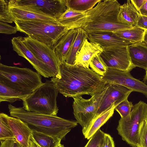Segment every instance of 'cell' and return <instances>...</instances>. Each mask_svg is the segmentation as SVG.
I'll list each match as a JSON object with an SVG mask.
<instances>
[{"instance_id":"44dd1931","label":"cell","mask_w":147,"mask_h":147,"mask_svg":"<svg viewBox=\"0 0 147 147\" xmlns=\"http://www.w3.org/2000/svg\"><path fill=\"white\" fill-rule=\"evenodd\" d=\"M140 15L131 0H128L127 2L121 5L118 20L121 22L134 27L136 26Z\"/></svg>"},{"instance_id":"d590c367","label":"cell","mask_w":147,"mask_h":147,"mask_svg":"<svg viewBox=\"0 0 147 147\" xmlns=\"http://www.w3.org/2000/svg\"><path fill=\"white\" fill-rule=\"evenodd\" d=\"M0 147H21L15 139L0 141Z\"/></svg>"},{"instance_id":"d4e9b609","label":"cell","mask_w":147,"mask_h":147,"mask_svg":"<svg viewBox=\"0 0 147 147\" xmlns=\"http://www.w3.org/2000/svg\"><path fill=\"white\" fill-rule=\"evenodd\" d=\"M146 30L137 26L131 28L114 32L119 37L127 40L131 44L143 42Z\"/></svg>"},{"instance_id":"484cf974","label":"cell","mask_w":147,"mask_h":147,"mask_svg":"<svg viewBox=\"0 0 147 147\" xmlns=\"http://www.w3.org/2000/svg\"><path fill=\"white\" fill-rule=\"evenodd\" d=\"M29 95L11 88L0 82V102L6 101L13 103L22 100Z\"/></svg>"},{"instance_id":"74e56055","label":"cell","mask_w":147,"mask_h":147,"mask_svg":"<svg viewBox=\"0 0 147 147\" xmlns=\"http://www.w3.org/2000/svg\"><path fill=\"white\" fill-rule=\"evenodd\" d=\"M103 147H115L113 139L109 134L105 133Z\"/></svg>"},{"instance_id":"e0dca14e","label":"cell","mask_w":147,"mask_h":147,"mask_svg":"<svg viewBox=\"0 0 147 147\" xmlns=\"http://www.w3.org/2000/svg\"><path fill=\"white\" fill-rule=\"evenodd\" d=\"M7 119L15 138L21 147H29L32 130L27 124L20 119L8 115Z\"/></svg>"},{"instance_id":"6da1fadb","label":"cell","mask_w":147,"mask_h":147,"mask_svg":"<svg viewBox=\"0 0 147 147\" xmlns=\"http://www.w3.org/2000/svg\"><path fill=\"white\" fill-rule=\"evenodd\" d=\"M60 68L61 78L52 77L51 80L59 92L66 97L73 98L84 94L92 96L107 84L101 76L81 65H70L65 62L60 63Z\"/></svg>"},{"instance_id":"f1b7e54d","label":"cell","mask_w":147,"mask_h":147,"mask_svg":"<svg viewBox=\"0 0 147 147\" xmlns=\"http://www.w3.org/2000/svg\"><path fill=\"white\" fill-rule=\"evenodd\" d=\"M7 114H0V141L15 139L8 123Z\"/></svg>"},{"instance_id":"ba28073f","label":"cell","mask_w":147,"mask_h":147,"mask_svg":"<svg viewBox=\"0 0 147 147\" xmlns=\"http://www.w3.org/2000/svg\"><path fill=\"white\" fill-rule=\"evenodd\" d=\"M107 84L89 99H85L82 96L73 98L74 114L77 123L82 129L86 128L96 117L99 104L106 90Z\"/></svg>"},{"instance_id":"b9f144b4","label":"cell","mask_w":147,"mask_h":147,"mask_svg":"<svg viewBox=\"0 0 147 147\" xmlns=\"http://www.w3.org/2000/svg\"><path fill=\"white\" fill-rule=\"evenodd\" d=\"M143 81L147 85V73H146V74L144 76Z\"/></svg>"},{"instance_id":"d6986e66","label":"cell","mask_w":147,"mask_h":147,"mask_svg":"<svg viewBox=\"0 0 147 147\" xmlns=\"http://www.w3.org/2000/svg\"><path fill=\"white\" fill-rule=\"evenodd\" d=\"M102 51L103 49L98 44L89 42L86 38L77 54L75 64L89 68L92 58L96 55L100 54Z\"/></svg>"},{"instance_id":"7c38bea8","label":"cell","mask_w":147,"mask_h":147,"mask_svg":"<svg viewBox=\"0 0 147 147\" xmlns=\"http://www.w3.org/2000/svg\"><path fill=\"white\" fill-rule=\"evenodd\" d=\"M101 76L107 84L122 86L133 92L142 93L147 97V85L134 78L130 72L108 68L105 74Z\"/></svg>"},{"instance_id":"ab89813d","label":"cell","mask_w":147,"mask_h":147,"mask_svg":"<svg viewBox=\"0 0 147 147\" xmlns=\"http://www.w3.org/2000/svg\"><path fill=\"white\" fill-rule=\"evenodd\" d=\"M139 12L140 15L147 16V1L140 8Z\"/></svg>"},{"instance_id":"f6af8a7d","label":"cell","mask_w":147,"mask_h":147,"mask_svg":"<svg viewBox=\"0 0 147 147\" xmlns=\"http://www.w3.org/2000/svg\"></svg>"},{"instance_id":"52a82bcc","label":"cell","mask_w":147,"mask_h":147,"mask_svg":"<svg viewBox=\"0 0 147 147\" xmlns=\"http://www.w3.org/2000/svg\"><path fill=\"white\" fill-rule=\"evenodd\" d=\"M147 119V104L142 101L134 105L130 114L119 120L117 128L122 140L132 147H137L141 124Z\"/></svg>"},{"instance_id":"1f68e13d","label":"cell","mask_w":147,"mask_h":147,"mask_svg":"<svg viewBox=\"0 0 147 147\" xmlns=\"http://www.w3.org/2000/svg\"><path fill=\"white\" fill-rule=\"evenodd\" d=\"M9 1L0 0V21L12 23L14 21L9 13L8 7Z\"/></svg>"},{"instance_id":"e575fe53","label":"cell","mask_w":147,"mask_h":147,"mask_svg":"<svg viewBox=\"0 0 147 147\" xmlns=\"http://www.w3.org/2000/svg\"><path fill=\"white\" fill-rule=\"evenodd\" d=\"M18 31L15 26H13L7 23L0 22V33L7 34L16 33Z\"/></svg>"},{"instance_id":"4dcf8cb0","label":"cell","mask_w":147,"mask_h":147,"mask_svg":"<svg viewBox=\"0 0 147 147\" xmlns=\"http://www.w3.org/2000/svg\"><path fill=\"white\" fill-rule=\"evenodd\" d=\"M105 133L100 129L90 138L84 147H103Z\"/></svg>"},{"instance_id":"836d02e7","label":"cell","mask_w":147,"mask_h":147,"mask_svg":"<svg viewBox=\"0 0 147 147\" xmlns=\"http://www.w3.org/2000/svg\"><path fill=\"white\" fill-rule=\"evenodd\" d=\"M147 119L144 120L140 125L137 147H147Z\"/></svg>"},{"instance_id":"7bdbcfd3","label":"cell","mask_w":147,"mask_h":147,"mask_svg":"<svg viewBox=\"0 0 147 147\" xmlns=\"http://www.w3.org/2000/svg\"><path fill=\"white\" fill-rule=\"evenodd\" d=\"M57 147H65V146L63 145L61 143L59 145H58Z\"/></svg>"},{"instance_id":"2e32d148","label":"cell","mask_w":147,"mask_h":147,"mask_svg":"<svg viewBox=\"0 0 147 147\" xmlns=\"http://www.w3.org/2000/svg\"><path fill=\"white\" fill-rule=\"evenodd\" d=\"M88 39L90 42L98 44L102 49L127 46L131 44L112 32L100 31L89 33L88 34Z\"/></svg>"},{"instance_id":"9c48e42d","label":"cell","mask_w":147,"mask_h":147,"mask_svg":"<svg viewBox=\"0 0 147 147\" xmlns=\"http://www.w3.org/2000/svg\"><path fill=\"white\" fill-rule=\"evenodd\" d=\"M23 40L34 55L50 69L53 77L60 79L61 78L60 63L53 49L28 36L23 37Z\"/></svg>"},{"instance_id":"3957f363","label":"cell","mask_w":147,"mask_h":147,"mask_svg":"<svg viewBox=\"0 0 147 147\" xmlns=\"http://www.w3.org/2000/svg\"><path fill=\"white\" fill-rule=\"evenodd\" d=\"M8 108L11 117L20 119L32 130L58 137L61 140L78 125L77 121L66 119L57 116L27 111L23 107H15L11 104Z\"/></svg>"},{"instance_id":"8d00e7d4","label":"cell","mask_w":147,"mask_h":147,"mask_svg":"<svg viewBox=\"0 0 147 147\" xmlns=\"http://www.w3.org/2000/svg\"><path fill=\"white\" fill-rule=\"evenodd\" d=\"M136 26L147 31V16L140 15L137 21Z\"/></svg>"},{"instance_id":"8992f818","label":"cell","mask_w":147,"mask_h":147,"mask_svg":"<svg viewBox=\"0 0 147 147\" xmlns=\"http://www.w3.org/2000/svg\"><path fill=\"white\" fill-rule=\"evenodd\" d=\"M59 91L51 80L43 84L22 100L26 110L40 114L57 116L59 109L57 98Z\"/></svg>"},{"instance_id":"60d3db41","label":"cell","mask_w":147,"mask_h":147,"mask_svg":"<svg viewBox=\"0 0 147 147\" xmlns=\"http://www.w3.org/2000/svg\"><path fill=\"white\" fill-rule=\"evenodd\" d=\"M143 41L147 45V31L145 32Z\"/></svg>"},{"instance_id":"30bf717a","label":"cell","mask_w":147,"mask_h":147,"mask_svg":"<svg viewBox=\"0 0 147 147\" xmlns=\"http://www.w3.org/2000/svg\"><path fill=\"white\" fill-rule=\"evenodd\" d=\"M128 46L102 49L100 54L107 68L128 72L135 68L130 60Z\"/></svg>"},{"instance_id":"7a4b0ae2","label":"cell","mask_w":147,"mask_h":147,"mask_svg":"<svg viewBox=\"0 0 147 147\" xmlns=\"http://www.w3.org/2000/svg\"><path fill=\"white\" fill-rule=\"evenodd\" d=\"M120 6L116 0H101L68 27L70 29L81 28L88 34L100 31L114 32L133 28L118 20Z\"/></svg>"},{"instance_id":"4316f807","label":"cell","mask_w":147,"mask_h":147,"mask_svg":"<svg viewBox=\"0 0 147 147\" xmlns=\"http://www.w3.org/2000/svg\"><path fill=\"white\" fill-rule=\"evenodd\" d=\"M101 0H66L67 9L86 12L94 8Z\"/></svg>"},{"instance_id":"9a60e30c","label":"cell","mask_w":147,"mask_h":147,"mask_svg":"<svg viewBox=\"0 0 147 147\" xmlns=\"http://www.w3.org/2000/svg\"><path fill=\"white\" fill-rule=\"evenodd\" d=\"M19 3L35 5L44 13L56 19L67 9L66 0H17Z\"/></svg>"},{"instance_id":"ac0fdd59","label":"cell","mask_w":147,"mask_h":147,"mask_svg":"<svg viewBox=\"0 0 147 147\" xmlns=\"http://www.w3.org/2000/svg\"><path fill=\"white\" fill-rule=\"evenodd\" d=\"M78 28L71 29L53 48L60 63L65 62L67 57L78 35Z\"/></svg>"},{"instance_id":"4fadbf2b","label":"cell","mask_w":147,"mask_h":147,"mask_svg":"<svg viewBox=\"0 0 147 147\" xmlns=\"http://www.w3.org/2000/svg\"><path fill=\"white\" fill-rule=\"evenodd\" d=\"M132 92L121 85L107 84L105 91L100 101L96 117L112 107H116L127 99Z\"/></svg>"},{"instance_id":"7402d4cb","label":"cell","mask_w":147,"mask_h":147,"mask_svg":"<svg viewBox=\"0 0 147 147\" xmlns=\"http://www.w3.org/2000/svg\"><path fill=\"white\" fill-rule=\"evenodd\" d=\"M61 140L58 137L32 130L29 147H57L61 144Z\"/></svg>"},{"instance_id":"5bb4252c","label":"cell","mask_w":147,"mask_h":147,"mask_svg":"<svg viewBox=\"0 0 147 147\" xmlns=\"http://www.w3.org/2000/svg\"><path fill=\"white\" fill-rule=\"evenodd\" d=\"M13 49L18 55L26 59L37 72L45 78L54 77L48 67L38 59L24 43L23 37H13L11 40Z\"/></svg>"},{"instance_id":"cb8c5ba5","label":"cell","mask_w":147,"mask_h":147,"mask_svg":"<svg viewBox=\"0 0 147 147\" xmlns=\"http://www.w3.org/2000/svg\"><path fill=\"white\" fill-rule=\"evenodd\" d=\"M78 35L65 60L66 63L70 65L75 64L77 54L88 37V34L82 28H78Z\"/></svg>"},{"instance_id":"d6a6232c","label":"cell","mask_w":147,"mask_h":147,"mask_svg":"<svg viewBox=\"0 0 147 147\" xmlns=\"http://www.w3.org/2000/svg\"><path fill=\"white\" fill-rule=\"evenodd\" d=\"M133 106L132 102L126 99L118 105L115 110L119 113L121 118H123L130 114Z\"/></svg>"},{"instance_id":"ffe728a7","label":"cell","mask_w":147,"mask_h":147,"mask_svg":"<svg viewBox=\"0 0 147 147\" xmlns=\"http://www.w3.org/2000/svg\"><path fill=\"white\" fill-rule=\"evenodd\" d=\"M128 51L133 65L147 70V45L144 42L130 44Z\"/></svg>"},{"instance_id":"83f0119b","label":"cell","mask_w":147,"mask_h":147,"mask_svg":"<svg viewBox=\"0 0 147 147\" xmlns=\"http://www.w3.org/2000/svg\"><path fill=\"white\" fill-rule=\"evenodd\" d=\"M85 12L67 9L66 11L58 17L57 19L60 24L68 27L71 24L82 17Z\"/></svg>"},{"instance_id":"277c9868","label":"cell","mask_w":147,"mask_h":147,"mask_svg":"<svg viewBox=\"0 0 147 147\" xmlns=\"http://www.w3.org/2000/svg\"><path fill=\"white\" fill-rule=\"evenodd\" d=\"M14 22L18 31L53 48L70 29L58 22L16 20Z\"/></svg>"},{"instance_id":"5b68a950","label":"cell","mask_w":147,"mask_h":147,"mask_svg":"<svg viewBox=\"0 0 147 147\" xmlns=\"http://www.w3.org/2000/svg\"><path fill=\"white\" fill-rule=\"evenodd\" d=\"M0 82L10 88L30 95L43 84L41 75L29 68L0 64Z\"/></svg>"},{"instance_id":"f546056e","label":"cell","mask_w":147,"mask_h":147,"mask_svg":"<svg viewBox=\"0 0 147 147\" xmlns=\"http://www.w3.org/2000/svg\"><path fill=\"white\" fill-rule=\"evenodd\" d=\"M89 66L93 71L101 76L104 75L108 68L100 54L96 55L92 58Z\"/></svg>"},{"instance_id":"603a6c76","label":"cell","mask_w":147,"mask_h":147,"mask_svg":"<svg viewBox=\"0 0 147 147\" xmlns=\"http://www.w3.org/2000/svg\"><path fill=\"white\" fill-rule=\"evenodd\" d=\"M115 107H113L95 118L86 128L82 129V132L85 138L89 139L113 115Z\"/></svg>"},{"instance_id":"ee69618b","label":"cell","mask_w":147,"mask_h":147,"mask_svg":"<svg viewBox=\"0 0 147 147\" xmlns=\"http://www.w3.org/2000/svg\"><path fill=\"white\" fill-rule=\"evenodd\" d=\"M146 73H147V70L146 71Z\"/></svg>"},{"instance_id":"8fae6325","label":"cell","mask_w":147,"mask_h":147,"mask_svg":"<svg viewBox=\"0 0 147 147\" xmlns=\"http://www.w3.org/2000/svg\"><path fill=\"white\" fill-rule=\"evenodd\" d=\"M8 7L9 13L14 22L16 20H21L58 22L56 18L44 13L33 5L23 4L17 0H10Z\"/></svg>"},{"instance_id":"f35d334b","label":"cell","mask_w":147,"mask_h":147,"mask_svg":"<svg viewBox=\"0 0 147 147\" xmlns=\"http://www.w3.org/2000/svg\"><path fill=\"white\" fill-rule=\"evenodd\" d=\"M147 0H131V1L136 9L138 11Z\"/></svg>"}]
</instances>
